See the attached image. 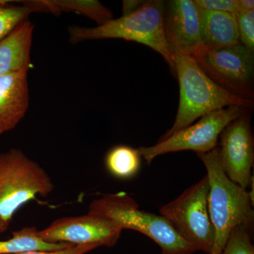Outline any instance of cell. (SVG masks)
Listing matches in <instances>:
<instances>
[{
  "instance_id": "cell-6",
  "label": "cell",
  "mask_w": 254,
  "mask_h": 254,
  "mask_svg": "<svg viewBox=\"0 0 254 254\" xmlns=\"http://www.w3.org/2000/svg\"><path fill=\"white\" fill-rule=\"evenodd\" d=\"M208 177L185 190L173 201L160 209V215L196 252L210 254L215 232L208 208Z\"/></svg>"
},
{
  "instance_id": "cell-3",
  "label": "cell",
  "mask_w": 254,
  "mask_h": 254,
  "mask_svg": "<svg viewBox=\"0 0 254 254\" xmlns=\"http://www.w3.org/2000/svg\"><path fill=\"white\" fill-rule=\"evenodd\" d=\"M165 1L150 0L131 14L113 19L93 28L71 26L68 28L72 44L100 39H123L149 47L162 55L175 73L171 53L164 33Z\"/></svg>"
},
{
  "instance_id": "cell-7",
  "label": "cell",
  "mask_w": 254,
  "mask_h": 254,
  "mask_svg": "<svg viewBox=\"0 0 254 254\" xmlns=\"http://www.w3.org/2000/svg\"><path fill=\"white\" fill-rule=\"evenodd\" d=\"M247 110L242 106H230L212 112L157 144L140 147L138 151L148 164L167 153L183 150H192L197 154L208 153L218 147V138L224 128Z\"/></svg>"
},
{
  "instance_id": "cell-24",
  "label": "cell",
  "mask_w": 254,
  "mask_h": 254,
  "mask_svg": "<svg viewBox=\"0 0 254 254\" xmlns=\"http://www.w3.org/2000/svg\"><path fill=\"white\" fill-rule=\"evenodd\" d=\"M237 3H238L240 13L247 12V11H253L254 10V0H237Z\"/></svg>"
},
{
  "instance_id": "cell-9",
  "label": "cell",
  "mask_w": 254,
  "mask_h": 254,
  "mask_svg": "<svg viewBox=\"0 0 254 254\" xmlns=\"http://www.w3.org/2000/svg\"><path fill=\"white\" fill-rule=\"evenodd\" d=\"M220 164L227 177L243 188L253 181L254 142L249 110L234 120L220 133Z\"/></svg>"
},
{
  "instance_id": "cell-5",
  "label": "cell",
  "mask_w": 254,
  "mask_h": 254,
  "mask_svg": "<svg viewBox=\"0 0 254 254\" xmlns=\"http://www.w3.org/2000/svg\"><path fill=\"white\" fill-rule=\"evenodd\" d=\"M54 188L46 170L22 150L0 153V218L8 225L21 206L37 195L48 196Z\"/></svg>"
},
{
  "instance_id": "cell-12",
  "label": "cell",
  "mask_w": 254,
  "mask_h": 254,
  "mask_svg": "<svg viewBox=\"0 0 254 254\" xmlns=\"http://www.w3.org/2000/svg\"><path fill=\"white\" fill-rule=\"evenodd\" d=\"M28 71L23 69L0 76V134L14 129L28 111Z\"/></svg>"
},
{
  "instance_id": "cell-23",
  "label": "cell",
  "mask_w": 254,
  "mask_h": 254,
  "mask_svg": "<svg viewBox=\"0 0 254 254\" xmlns=\"http://www.w3.org/2000/svg\"><path fill=\"white\" fill-rule=\"evenodd\" d=\"M144 3V1L140 0H127L123 1V16L131 14L136 11Z\"/></svg>"
},
{
  "instance_id": "cell-2",
  "label": "cell",
  "mask_w": 254,
  "mask_h": 254,
  "mask_svg": "<svg viewBox=\"0 0 254 254\" xmlns=\"http://www.w3.org/2000/svg\"><path fill=\"white\" fill-rule=\"evenodd\" d=\"M180 85V103L175 123L158 141L190 126L207 114L230 106L250 110L254 100L243 99L222 88L207 76L192 57H173Z\"/></svg>"
},
{
  "instance_id": "cell-16",
  "label": "cell",
  "mask_w": 254,
  "mask_h": 254,
  "mask_svg": "<svg viewBox=\"0 0 254 254\" xmlns=\"http://www.w3.org/2000/svg\"><path fill=\"white\" fill-rule=\"evenodd\" d=\"M49 12L59 14L63 11L83 15L102 26L114 19L111 10L96 0H56L46 1Z\"/></svg>"
},
{
  "instance_id": "cell-25",
  "label": "cell",
  "mask_w": 254,
  "mask_h": 254,
  "mask_svg": "<svg viewBox=\"0 0 254 254\" xmlns=\"http://www.w3.org/2000/svg\"><path fill=\"white\" fill-rule=\"evenodd\" d=\"M8 227H9V225L5 223V222L0 218V233L6 231L8 229Z\"/></svg>"
},
{
  "instance_id": "cell-19",
  "label": "cell",
  "mask_w": 254,
  "mask_h": 254,
  "mask_svg": "<svg viewBox=\"0 0 254 254\" xmlns=\"http://www.w3.org/2000/svg\"><path fill=\"white\" fill-rule=\"evenodd\" d=\"M221 254H254L252 232L244 227H235L230 233Z\"/></svg>"
},
{
  "instance_id": "cell-21",
  "label": "cell",
  "mask_w": 254,
  "mask_h": 254,
  "mask_svg": "<svg viewBox=\"0 0 254 254\" xmlns=\"http://www.w3.org/2000/svg\"><path fill=\"white\" fill-rule=\"evenodd\" d=\"M200 9L230 13L237 16L240 12L237 0H194Z\"/></svg>"
},
{
  "instance_id": "cell-14",
  "label": "cell",
  "mask_w": 254,
  "mask_h": 254,
  "mask_svg": "<svg viewBox=\"0 0 254 254\" xmlns=\"http://www.w3.org/2000/svg\"><path fill=\"white\" fill-rule=\"evenodd\" d=\"M199 16L203 50H218L240 43L235 15L199 9Z\"/></svg>"
},
{
  "instance_id": "cell-22",
  "label": "cell",
  "mask_w": 254,
  "mask_h": 254,
  "mask_svg": "<svg viewBox=\"0 0 254 254\" xmlns=\"http://www.w3.org/2000/svg\"><path fill=\"white\" fill-rule=\"evenodd\" d=\"M96 247L92 245H73L68 248L57 251H32L18 254H85L95 250Z\"/></svg>"
},
{
  "instance_id": "cell-8",
  "label": "cell",
  "mask_w": 254,
  "mask_h": 254,
  "mask_svg": "<svg viewBox=\"0 0 254 254\" xmlns=\"http://www.w3.org/2000/svg\"><path fill=\"white\" fill-rule=\"evenodd\" d=\"M209 78L243 99L254 97V58L241 43L215 50H203L193 58Z\"/></svg>"
},
{
  "instance_id": "cell-10",
  "label": "cell",
  "mask_w": 254,
  "mask_h": 254,
  "mask_svg": "<svg viewBox=\"0 0 254 254\" xmlns=\"http://www.w3.org/2000/svg\"><path fill=\"white\" fill-rule=\"evenodd\" d=\"M123 230L113 222L91 214L64 217L54 220L38 235L48 243L92 245L112 247L121 237Z\"/></svg>"
},
{
  "instance_id": "cell-11",
  "label": "cell",
  "mask_w": 254,
  "mask_h": 254,
  "mask_svg": "<svg viewBox=\"0 0 254 254\" xmlns=\"http://www.w3.org/2000/svg\"><path fill=\"white\" fill-rule=\"evenodd\" d=\"M164 33L172 58H194L203 51L199 9L194 0H171L165 3Z\"/></svg>"
},
{
  "instance_id": "cell-26",
  "label": "cell",
  "mask_w": 254,
  "mask_h": 254,
  "mask_svg": "<svg viewBox=\"0 0 254 254\" xmlns=\"http://www.w3.org/2000/svg\"><path fill=\"white\" fill-rule=\"evenodd\" d=\"M9 2H12V1H8V0H0V4H9Z\"/></svg>"
},
{
  "instance_id": "cell-15",
  "label": "cell",
  "mask_w": 254,
  "mask_h": 254,
  "mask_svg": "<svg viewBox=\"0 0 254 254\" xmlns=\"http://www.w3.org/2000/svg\"><path fill=\"white\" fill-rule=\"evenodd\" d=\"M73 246L70 244H52L42 240L35 227H27L13 232L12 238L0 241V254H18L32 251H57Z\"/></svg>"
},
{
  "instance_id": "cell-13",
  "label": "cell",
  "mask_w": 254,
  "mask_h": 254,
  "mask_svg": "<svg viewBox=\"0 0 254 254\" xmlns=\"http://www.w3.org/2000/svg\"><path fill=\"white\" fill-rule=\"evenodd\" d=\"M33 28L26 20L0 41V76L29 69Z\"/></svg>"
},
{
  "instance_id": "cell-20",
  "label": "cell",
  "mask_w": 254,
  "mask_h": 254,
  "mask_svg": "<svg viewBox=\"0 0 254 254\" xmlns=\"http://www.w3.org/2000/svg\"><path fill=\"white\" fill-rule=\"evenodd\" d=\"M240 43L254 54V10L236 16Z\"/></svg>"
},
{
  "instance_id": "cell-17",
  "label": "cell",
  "mask_w": 254,
  "mask_h": 254,
  "mask_svg": "<svg viewBox=\"0 0 254 254\" xmlns=\"http://www.w3.org/2000/svg\"><path fill=\"white\" fill-rule=\"evenodd\" d=\"M141 155L136 148L126 145L114 146L105 156L107 170L120 180L133 178L139 171Z\"/></svg>"
},
{
  "instance_id": "cell-1",
  "label": "cell",
  "mask_w": 254,
  "mask_h": 254,
  "mask_svg": "<svg viewBox=\"0 0 254 254\" xmlns=\"http://www.w3.org/2000/svg\"><path fill=\"white\" fill-rule=\"evenodd\" d=\"M208 177V208L215 232L210 254H221L228 237L236 227L253 232L254 200L247 189L232 182L222 170L218 146L206 153H198Z\"/></svg>"
},
{
  "instance_id": "cell-18",
  "label": "cell",
  "mask_w": 254,
  "mask_h": 254,
  "mask_svg": "<svg viewBox=\"0 0 254 254\" xmlns=\"http://www.w3.org/2000/svg\"><path fill=\"white\" fill-rule=\"evenodd\" d=\"M33 10L25 4L23 6L0 4V41L9 36L18 25L28 19Z\"/></svg>"
},
{
  "instance_id": "cell-4",
  "label": "cell",
  "mask_w": 254,
  "mask_h": 254,
  "mask_svg": "<svg viewBox=\"0 0 254 254\" xmlns=\"http://www.w3.org/2000/svg\"><path fill=\"white\" fill-rule=\"evenodd\" d=\"M107 219L122 230L143 234L161 249L163 254H192L196 252L161 215L140 210L136 200L125 192L103 195L91 202L88 213Z\"/></svg>"
}]
</instances>
